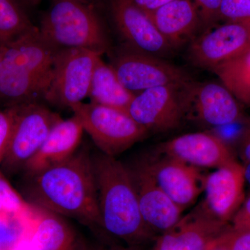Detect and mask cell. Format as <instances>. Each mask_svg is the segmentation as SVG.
I'll list each match as a JSON object with an SVG mask.
<instances>
[{"label":"cell","instance_id":"6da1fadb","mask_svg":"<svg viewBox=\"0 0 250 250\" xmlns=\"http://www.w3.org/2000/svg\"><path fill=\"white\" fill-rule=\"evenodd\" d=\"M21 190L33 207L103 226L91 154L86 148L61 164L24 175Z\"/></svg>","mask_w":250,"mask_h":250},{"label":"cell","instance_id":"7a4b0ae2","mask_svg":"<svg viewBox=\"0 0 250 250\" xmlns=\"http://www.w3.org/2000/svg\"><path fill=\"white\" fill-rule=\"evenodd\" d=\"M59 50L36 27L4 45L0 60V101L10 107L43 98Z\"/></svg>","mask_w":250,"mask_h":250},{"label":"cell","instance_id":"3957f363","mask_svg":"<svg viewBox=\"0 0 250 250\" xmlns=\"http://www.w3.org/2000/svg\"><path fill=\"white\" fill-rule=\"evenodd\" d=\"M91 157L104 228L128 241L152 238L154 231L143 220L126 165L100 151Z\"/></svg>","mask_w":250,"mask_h":250},{"label":"cell","instance_id":"277c9868","mask_svg":"<svg viewBox=\"0 0 250 250\" xmlns=\"http://www.w3.org/2000/svg\"><path fill=\"white\" fill-rule=\"evenodd\" d=\"M39 30L54 47L85 49L103 54L108 41L93 5L77 0H53L41 20Z\"/></svg>","mask_w":250,"mask_h":250},{"label":"cell","instance_id":"5b68a950","mask_svg":"<svg viewBox=\"0 0 250 250\" xmlns=\"http://www.w3.org/2000/svg\"><path fill=\"white\" fill-rule=\"evenodd\" d=\"M70 108L100 152L107 155L116 157L148 134L122 110L92 103H80Z\"/></svg>","mask_w":250,"mask_h":250},{"label":"cell","instance_id":"8992f818","mask_svg":"<svg viewBox=\"0 0 250 250\" xmlns=\"http://www.w3.org/2000/svg\"><path fill=\"white\" fill-rule=\"evenodd\" d=\"M62 120L57 113L38 103L18 106L9 146L0 165L1 172L8 177L22 172L51 130Z\"/></svg>","mask_w":250,"mask_h":250},{"label":"cell","instance_id":"52a82bcc","mask_svg":"<svg viewBox=\"0 0 250 250\" xmlns=\"http://www.w3.org/2000/svg\"><path fill=\"white\" fill-rule=\"evenodd\" d=\"M102 55L89 49H60L44 100L59 107L71 108L83 103L89 93L95 64Z\"/></svg>","mask_w":250,"mask_h":250},{"label":"cell","instance_id":"ba28073f","mask_svg":"<svg viewBox=\"0 0 250 250\" xmlns=\"http://www.w3.org/2000/svg\"><path fill=\"white\" fill-rule=\"evenodd\" d=\"M111 65L123 86L134 95L166 85L182 88L192 82L181 67L129 47L118 52Z\"/></svg>","mask_w":250,"mask_h":250},{"label":"cell","instance_id":"9c48e42d","mask_svg":"<svg viewBox=\"0 0 250 250\" xmlns=\"http://www.w3.org/2000/svg\"><path fill=\"white\" fill-rule=\"evenodd\" d=\"M184 117L213 126L241 121L239 102L223 83L190 82L182 88Z\"/></svg>","mask_w":250,"mask_h":250},{"label":"cell","instance_id":"30bf717a","mask_svg":"<svg viewBox=\"0 0 250 250\" xmlns=\"http://www.w3.org/2000/svg\"><path fill=\"white\" fill-rule=\"evenodd\" d=\"M250 49V23L225 22L194 41L189 48V58L196 66L211 71Z\"/></svg>","mask_w":250,"mask_h":250},{"label":"cell","instance_id":"8fae6325","mask_svg":"<svg viewBox=\"0 0 250 250\" xmlns=\"http://www.w3.org/2000/svg\"><path fill=\"white\" fill-rule=\"evenodd\" d=\"M126 166L136 190L143 220L154 232H165L182 218L184 210L159 187L146 158Z\"/></svg>","mask_w":250,"mask_h":250},{"label":"cell","instance_id":"7c38bea8","mask_svg":"<svg viewBox=\"0 0 250 250\" xmlns=\"http://www.w3.org/2000/svg\"><path fill=\"white\" fill-rule=\"evenodd\" d=\"M182 88L166 85L136 94L127 113L148 132L176 129L184 117Z\"/></svg>","mask_w":250,"mask_h":250},{"label":"cell","instance_id":"4fadbf2b","mask_svg":"<svg viewBox=\"0 0 250 250\" xmlns=\"http://www.w3.org/2000/svg\"><path fill=\"white\" fill-rule=\"evenodd\" d=\"M230 228L208 211L203 202L156 240L154 250H208Z\"/></svg>","mask_w":250,"mask_h":250},{"label":"cell","instance_id":"5bb4252c","mask_svg":"<svg viewBox=\"0 0 250 250\" xmlns=\"http://www.w3.org/2000/svg\"><path fill=\"white\" fill-rule=\"evenodd\" d=\"M113 22L128 47L159 57L174 48L154 25L147 13L131 0H111Z\"/></svg>","mask_w":250,"mask_h":250},{"label":"cell","instance_id":"9a60e30c","mask_svg":"<svg viewBox=\"0 0 250 250\" xmlns=\"http://www.w3.org/2000/svg\"><path fill=\"white\" fill-rule=\"evenodd\" d=\"M244 166L238 161L218 167L206 177L204 205L219 220L229 223L246 200Z\"/></svg>","mask_w":250,"mask_h":250},{"label":"cell","instance_id":"2e32d148","mask_svg":"<svg viewBox=\"0 0 250 250\" xmlns=\"http://www.w3.org/2000/svg\"><path fill=\"white\" fill-rule=\"evenodd\" d=\"M146 159L159 187L184 210L205 189L206 177L199 167L167 156Z\"/></svg>","mask_w":250,"mask_h":250},{"label":"cell","instance_id":"e0dca14e","mask_svg":"<svg viewBox=\"0 0 250 250\" xmlns=\"http://www.w3.org/2000/svg\"><path fill=\"white\" fill-rule=\"evenodd\" d=\"M161 152L199 167H221L235 160L228 145L218 135L208 132L187 134L161 146Z\"/></svg>","mask_w":250,"mask_h":250},{"label":"cell","instance_id":"ac0fdd59","mask_svg":"<svg viewBox=\"0 0 250 250\" xmlns=\"http://www.w3.org/2000/svg\"><path fill=\"white\" fill-rule=\"evenodd\" d=\"M83 131L80 120L75 115L59 121L24 166L22 171L24 175L37 173L70 159L78 150Z\"/></svg>","mask_w":250,"mask_h":250},{"label":"cell","instance_id":"d6986e66","mask_svg":"<svg viewBox=\"0 0 250 250\" xmlns=\"http://www.w3.org/2000/svg\"><path fill=\"white\" fill-rule=\"evenodd\" d=\"M159 32L177 47L194 35L202 23L192 0H172L147 14Z\"/></svg>","mask_w":250,"mask_h":250},{"label":"cell","instance_id":"ffe728a7","mask_svg":"<svg viewBox=\"0 0 250 250\" xmlns=\"http://www.w3.org/2000/svg\"><path fill=\"white\" fill-rule=\"evenodd\" d=\"M134 94L123 86L111 65L99 57L90 82V103L127 112Z\"/></svg>","mask_w":250,"mask_h":250},{"label":"cell","instance_id":"44dd1931","mask_svg":"<svg viewBox=\"0 0 250 250\" xmlns=\"http://www.w3.org/2000/svg\"><path fill=\"white\" fill-rule=\"evenodd\" d=\"M35 208L34 232L31 240L34 250H63L67 246L70 233L59 215Z\"/></svg>","mask_w":250,"mask_h":250},{"label":"cell","instance_id":"7402d4cb","mask_svg":"<svg viewBox=\"0 0 250 250\" xmlns=\"http://www.w3.org/2000/svg\"><path fill=\"white\" fill-rule=\"evenodd\" d=\"M239 103L250 106V49L234 60L211 70Z\"/></svg>","mask_w":250,"mask_h":250},{"label":"cell","instance_id":"603a6c76","mask_svg":"<svg viewBox=\"0 0 250 250\" xmlns=\"http://www.w3.org/2000/svg\"><path fill=\"white\" fill-rule=\"evenodd\" d=\"M34 27L20 0H0V42L3 45L16 40Z\"/></svg>","mask_w":250,"mask_h":250},{"label":"cell","instance_id":"cb8c5ba5","mask_svg":"<svg viewBox=\"0 0 250 250\" xmlns=\"http://www.w3.org/2000/svg\"><path fill=\"white\" fill-rule=\"evenodd\" d=\"M34 216V207L14 213L0 214V250H14L30 228Z\"/></svg>","mask_w":250,"mask_h":250},{"label":"cell","instance_id":"d4e9b609","mask_svg":"<svg viewBox=\"0 0 250 250\" xmlns=\"http://www.w3.org/2000/svg\"><path fill=\"white\" fill-rule=\"evenodd\" d=\"M250 250V230L229 228L213 242L208 250Z\"/></svg>","mask_w":250,"mask_h":250},{"label":"cell","instance_id":"484cf974","mask_svg":"<svg viewBox=\"0 0 250 250\" xmlns=\"http://www.w3.org/2000/svg\"><path fill=\"white\" fill-rule=\"evenodd\" d=\"M28 206L29 204L10 185L0 171V214L21 211Z\"/></svg>","mask_w":250,"mask_h":250},{"label":"cell","instance_id":"4316f807","mask_svg":"<svg viewBox=\"0 0 250 250\" xmlns=\"http://www.w3.org/2000/svg\"><path fill=\"white\" fill-rule=\"evenodd\" d=\"M220 19L226 22L250 23V0H223Z\"/></svg>","mask_w":250,"mask_h":250},{"label":"cell","instance_id":"83f0119b","mask_svg":"<svg viewBox=\"0 0 250 250\" xmlns=\"http://www.w3.org/2000/svg\"><path fill=\"white\" fill-rule=\"evenodd\" d=\"M17 113L18 106L0 110V165L7 150Z\"/></svg>","mask_w":250,"mask_h":250},{"label":"cell","instance_id":"f1b7e54d","mask_svg":"<svg viewBox=\"0 0 250 250\" xmlns=\"http://www.w3.org/2000/svg\"><path fill=\"white\" fill-rule=\"evenodd\" d=\"M223 0H192L196 5L202 24L210 26L220 19V9Z\"/></svg>","mask_w":250,"mask_h":250},{"label":"cell","instance_id":"f546056e","mask_svg":"<svg viewBox=\"0 0 250 250\" xmlns=\"http://www.w3.org/2000/svg\"><path fill=\"white\" fill-rule=\"evenodd\" d=\"M231 222L233 229L250 230V196L245 200Z\"/></svg>","mask_w":250,"mask_h":250},{"label":"cell","instance_id":"4dcf8cb0","mask_svg":"<svg viewBox=\"0 0 250 250\" xmlns=\"http://www.w3.org/2000/svg\"><path fill=\"white\" fill-rule=\"evenodd\" d=\"M238 153L245 164L250 162V122L242 131L240 136Z\"/></svg>","mask_w":250,"mask_h":250},{"label":"cell","instance_id":"1f68e13d","mask_svg":"<svg viewBox=\"0 0 250 250\" xmlns=\"http://www.w3.org/2000/svg\"><path fill=\"white\" fill-rule=\"evenodd\" d=\"M131 1L145 12L149 14L172 0H131Z\"/></svg>","mask_w":250,"mask_h":250},{"label":"cell","instance_id":"d6a6232c","mask_svg":"<svg viewBox=\"0 0 250 250\" xmlns=\"http://www.w3.org/2000/svg\"><path fill=\"white\" fill-rule=\"evenodd\" d=\"M244 174L246 182H248V183L250 185V162L245 164Z\"/></svg>","mask_w":250,"mask_h":250},{"label":"cell","instance_id":"836d02e7","mask_svg":"<svg viewBox=\"0 0 250 250\" xmlns=\"http://www.w3.org/2000/svg\"><path fill=\"white\" fill-rule=\"evenodd\" d=\"M22 1H24V2L30 3V4H36L39 0H22Z\"/></svg>","mask_w":250,"mask_h":250},{"label":"cell","instance_id":"e575fe53","mask_svg":"<svg viewBox=\"0 0 250 250\" xmlns=\"http://www.w3.org/2000/svg\"><path fill=\"white\" fill-rule=\"evenodd\" d=\"M77 1H82V2L87 3V4H91L94 0H77Z\"/></svg>","mask_w":250,"mask_h":250},{"label":"cell","instance_id":"d590c367","mask_svg":"<svg viewBox=\"0 0 250 250\" xmlns=\"http://www.w3.org/2000/svg\"><path fill=\"white\" fill-rule=\"evenodd\" d=\"M4 45H1V47H0V60H1V56H2L3 53V49H4Z\"/></svg>","mask_w":250,"mask_h":250},{"label":"cell","instance_id":"8d00e7d4","mask_svg":"<svg viewBox=\"0 0 250 250\" xmlns=\"http://www.w3.org/2000/svg\"><path fill=\"white\" fill-rule=\"evenodd\" d=\"M1 45H3V44H2V43H1V42H0V47H1Z\"/></svg>","mask_w":250,"mask_h":250},{"label":"cell","instance_id":"74e56055","mask_svg":"<svg viewBox=\"0 0 250 250\" xmlns=\"http://www.w3.org/2000/svg\"></svg>","mask_w":250,"mask_h":250}]
</instances>
